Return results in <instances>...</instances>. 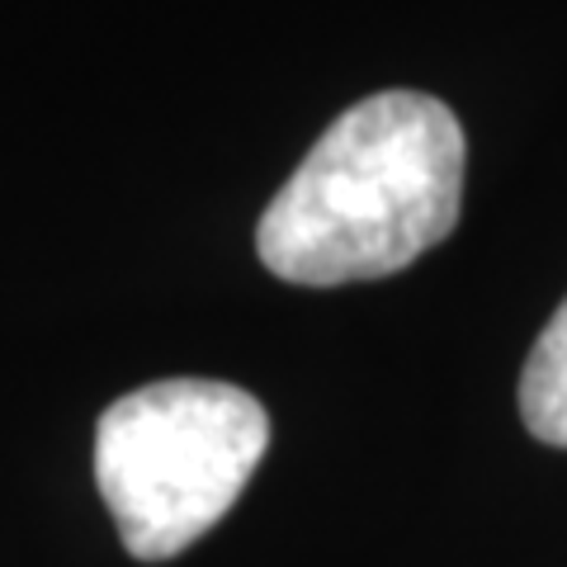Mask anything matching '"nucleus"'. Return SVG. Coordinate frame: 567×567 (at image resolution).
<instances>
[{
    "label": "nucleus",
    "instance_id": "obj_2",
    "mask_svg": "<svg viewBox=\"0 0 567 567\" xmlns=\"http://www.w3.org/2000/svg\"><path fill=\"white\" fill-rule=\"evenodd\" d=\"M270 412L223 379H162L123 393L95 425V483L137 563L204 539L260 468Z\"/></svg>",
    "mask_w": 567,
    "mask_h": 567
},
{
    "label": "nucleus",
    "instance_id": "obj_3",
    "mask_svg": "<svg viewBox=\"0 0 567 567\" xmlns=\"http://www.w3.org/2000/svg\"><path fill=\"white\" fill-rule=\"evenodd\" d=\"M520 416L525 431L554 450H567V298L548 317L520 374Z\"/></svg>",
    "mask_w": 567,
    "mask_h": 567
},
{
    "label": "nucleus",
    "instance_id": "obj_1",
    "mask_svg": "<svg viewBox=\"0 0 567 567\" xmlns=\"http://www.w3.org/2000/svg\"><path fill=\"white\" fill-rule=\"evenodd\" d=\"M464 166L468 142L445 100L379 91L350 104L279 185L256 251L270 275L308 289L398 275L454 233Z\"/></svg>",
    "mask_w": 567,
    "mask_h": 567
}]
</instances>
